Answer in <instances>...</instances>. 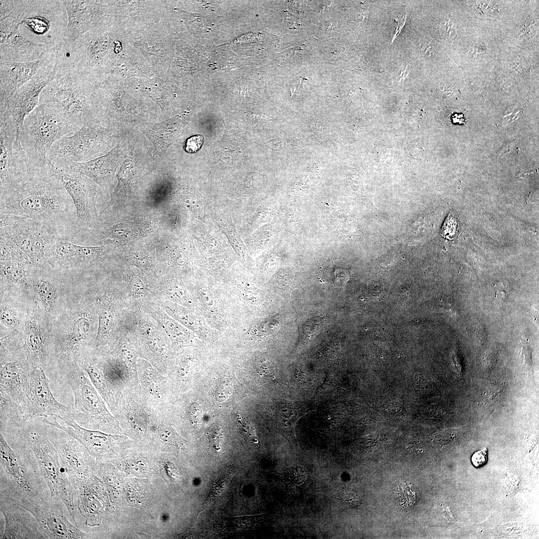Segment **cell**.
<instances>
[{
	"mask_svg": "<svg viewBox=\"0 0 539 539\" xmlns=\"http://www.w3.org/2000/svg\"><path fill=\"white\" fill-rule=\"evenodd\" d=\"M0 199V214L33 220L69 241L78 235L73 203L50 165L29 170L23 180Z\"/></svg>",
	"mask_w": 539,
	"mask_h": 539,
	"instance_id": "1",
	"label": "cell"
},
{
	"mask_svg": "<svg viewBox=\"0 0 539 539\" xmlns=\"http://www.w3.org/2000/svg\"><path fill=\"white\" fill-rule=\"evenodd\" d=\"M67 22L61 0H0V32H14L28 41L58 47Z\"/></svg>",
	"mask_w": 539,
	"mask_h": 539,
	"instance_id": "2",
	"label": "cell"
},
{
	"mask_svg": "<svg viewBox=\"0 0 539 539\" xmlns=\"http://www.w3.org/2000/svg\"><path fill=\"white\" fill-rule=\"evenodd\" d=\"M50 103L68 121L81 128L99 115L95 86L88 77L55 65L53 79L40 93L39 103Z\"/></svg>",
	"mask_w": 539,
	"mask_h": 539,
	"instance_id": "3",
	"label": "cell"
},
{
	"mask_svg": "<svg viewBox=\"0 0 539 539\" xmlns=\"http://www.w3.org/2000/svg\"><path fill=\"white\" fill-rule=\"evenodd\" d=\"M79 129L50 103L38 104L25 117L19 133L29 170L48 167L46 156L52 146L61 137Z\"/></svg>",
	"mask_w": 539,
	"mask_h": 539,
	"instance_id": "4",
	"label": "cell"
},
{
	"mask_svg": "<svg viewBox=\"0 0 539 539\" xmlns=\"http://www.w3.org/2000/svg\"><path fill=\"white\" fill-rule=\"evenodd\" d=\"M0 497L13 501L49 500L48 488L28 454L13 449L0 434Z\"/></svg>",
	"mask_w": 539,
	"mask_h": 539,
	"instance_id": "5",
	"label": "cell"
},
{
	"mask_svg": "<svg viewBox=\"0 0 539 539\" xmlns=\"http://www.w3.org/2000/svg\"><path fill=\"white\" fill-rule=\"evenodd\" d=\"M90 308L78 305L66 321L63 332L53 342L51 354L55 359L59 376L65 380L81 368L87 349L92 330L93 318Z\"/></svg>",
	"mask_w": 539,
	"mask_h": 539,
	"instance_id": "6",
	"label": "cell"
},
{
	"mask_svg": "<svg viewBox=\"0 0 539 539\" xmlns=\"http://www.w3.org/2000/svg\"><path fill=\"white\" fill-rule=\"evenodd\" d=\"M28 441L40 473L49 490L50 498H58L65 506L73 524L75 519L74 495L76 490L69 478L57 451L46 432L28 430Z\"/></svg>",
	"mask_w": 539,
	"mask_h": 539,
	"instance_id": "7",
	"label": "cell"
},
{
	"mask_svg": "<svg viewBox=\"0 0 539 539\" xmlns=\"http://www.w3.org/2000/svg\"><path fill=\"white\" fill-rule=\"evenodd\" d=\"M110 131L94 123L84 125L76 132L58 140L50 148L48 163L64 169L74 162H84L103 154L112 145Z\"/></svg>",
	"mask_w": 539,
	"mask_h": 539,
	"instance_id": "8",
	"label": "cell"
},
{
	"mask_svg": "<svg viewBox=\"0 0 539 539\" xmlns=\"http://www.w3.org/2000/svg\"><path fill=\"white\" fill-rule=\"evenodd\" d=\"M74 397V420L83 427L105 433H123L118 420L111 413L105 402L84 371L80 370L66 382Z\"/></svg>",
	"mask_w": 539,
	"mask_h": 539,
	"instance_id": "9",
	"label": "cell"
},
{
	"mask_svg": "<svg viewBox=\"0 0 539 539\" xmlns=\"http://www.w3.org/2000/svg\"><path fill=\"white\" fill-rule=\"evenodd\" d=\"M0 215V237L15 244L34 267L47 264L45 254L48 248L57 239H64L53 229L33 220Z\"/></svg>",
	"mask_w": 539,
	"mask_h": 539,
	"instance_id": "10",
	"label": "cell"
},
{
	"mask_svg": "<svg viewBox=\"0 0 539 539\" xmlns=\"http://www.w3.org/2000/svg\"><path fill=\"white\" fill-rule=\"evenodd\" d=\"M45 424L61 429L77 440L93 458L98 460L110 458L131 444L128 436L89 429L74 420L61 417L41 418Z\"/></svg>",
	"mask_w": 539,
	"mask_h": 539,
	"instance_id": "11",
	"label": "cell"
},
{
	"mask_svg": "<svg viewBox=\"0 0 539 539\" xmlns=\"http://www.w3.org/2000/svg\"><path fill=\"white\" fill-rule=\"evenodd\" d=\"M67 14L68 22L64 41L71 43L94 28L113 24L114 3L98 0H61Z\"/></svg>",
	"mask_w": 539,
	"mask_h": 539,
	"instance_id": "12",
	"label": "cell"
},
{
	"mask_svg": "<svg viewBox=\"0 0 539 539\" xmlns=\"http://www.w3.org/2000/svg\"><path fill=\"white\" fill-rule=\"evenodd\" d=\"M0 195L13 189L27 175V161L14 124L0 117Z\"/></svg>",
	"mask_w": 539,
	"mask_h": 539,
	"instance_id": "13",
	"label": "cell"
},
{
	"mask_svg": "<svg viewBox=\"0 0 539 539\" xmlns=\"http://www.w3.org/2000/svg\"><path fill=\"white\" fill-rule=\"evenodd\" d=\"M47 425L46 433L56 448L70 482L76 490H81L91 476V455L80 443L68 433Z\"/></svg>",
	"mask_w": 539,
	"mask_h": 539,
	"instance_id": "14",
	"label": "cell"
},
{
	"mask_svg": "<svg viewBox=\"0 0 539 539\" xmlns=\"http://www.w3.org/2000/svg\"><path fill=\"white\" fill-rule=\"evenodd\" d=\"M58 499L52 498L49 500L37 501H12L27 510L35 518L45 539L86 538L85 533L66 517L60 504L57 502Z\"/></svg>",
	"mask_w": 539,
	"mask_h": 539,
	"instance_id": "15",
	"label": "cell"
},
{
	"mask_svg": "<svg viewBox=\"0 0 539 539\" xmlns=\"http://www.w3.org/2000/svg\"><path fill=\"white\" fill-rule=\"evenodd\" d=\"M137 374L138 398L150 412L164 419L173 402V391L167 375L140 357Z\"/></svg>",
	"mask_w": 539,
	"mask_h": 539,
	"instance_id": "16",
	"label": "cell"
},
{
	"mask_svg": "<svg viewBox=\"0 0 539 539\" xmlns=\"http://www.w3.org/2000/svg\"><path fill=\"white\" fill-rule=\"evenodd\" d=\"M49 383L45 370L31 365L25 411L27 421L57 416L74 420L73 409L61 404L54 398Z\"/></svg>",
	"mask_w": 539,
	"mask_h": 539,
	"instance_id": "17",
	"label": "cell"
},
{
	"mask_svg": "<svg viewBox=\"0 0 539 539\" xmlns=\"http://www.w3.org/2000/svg\"><path fill=\"white\" fill-rule=\"evenodd\" d=\"M54 175L58 179L70 196L75 207L78 232L87 229L95 222L97 191L86 176L51 165Z\"/></svg>",
	"mask_w": 539,
	"mask_h": 539,
	"instance_id": "18",
	"label": "cell"
},
{
	"mask_svg": "<svg viewBox=\"0 0 539 539\" xmlns=\"http://www.w3.org/2000/svg\"><path fill=\"white\" fill-rule=\"evenodd\" d=\"M55 67V64L41 70L19 88L0 108V117L12 122L18 133L25 117L38 105L41 92L53 79Z\"/></svg>",
	"mask_w": 539,
	"mask_h": 539,
	"instance_id": "19",
	"label": "cell"
},
{
	"mask_svg": "<svg viewBox=\"0 0 539 539\" xmlns=\"http://www.w3.org/2000/svg\"><path fill=\"white\" fill-rule=\"evenodd\" d=\"M123 432L141 442L153 440L155 425L159 417L150 412L138 396L128 390L121 394L114 414Z\"/></svg>",
	"mask_w": 539,
	"mask_h": 539,
	"instance_id": "20",
	"label": "cell"
},
{
	"mask_svg": "<svg viewBox=\"0 0 539 539\" xmlns=\"http://www.w3.org/2000/svg\"><path fill=\"white\" fill-rule=\"evenodd\" d=\"M105 243L99 247L83 246L59 238L47 249L45 257L52 268H78L98 261L106 253Z\"/></svg>",
	"mask_w": 539,
	"mask_h": 539,
	"instance_id": "21",
	"label": "cell"
},
{
	"mask_svg": "<svg viewBox=\"0 0 539 539\" xmlns=\"http://www.w3.org/2000/svg\"><path fill=\"white\" fill-rule=\"evenodd\" d=\"M56 63L55 53L40 60L25 62L0 61V108L21 86L41 70Z\"/></svg>",
	"mask_w": 539,
	"mask_h": 539,
	"instance_id": "22",
	"label": "cell"
},
{
	"mask_svg": "<svg viewBox=\"0 0 539 539\" xmlns=\"http://www.w3.org/2000/svg\"><path fill=\"white\" fill-rule=\"evenodd\" d=\"M0 505L4 520L1 539H45L37 520L29 512L4 497H0Z\"/></svg>",
	"mask_w": 539,
	"mask_h": 539,
	"instance_id": "23",
	"label": "cell"
},
{
	"mask_svg": "<svg viewBox=\"0 0 539 539\" xmlns=\"http://www.w3.org/2000/svg\"><path fill=\"white\" fill-rule=\"evenodd\" d=\"M57 47L28 41L14 32H0V61L25 62L45 58Z\"/></svg>",
	"mask_w": 539,
	"mask_h": 539,
	"instance_id": "24",
	"label": "cell"
},
{
	"mask_svg": "<svg viewBox=\"0 0 539 539\" xmlns=\"http://www.w3.org/2000/svg\"><path fill=\"white\" fill-rule=\"evenodd\" d=\"M23 351L30 364L45 370L49 356L48 343L38 309L27 311L25 318Z\"/></svg>",
	"mask_w": 539,
	"mask_h": 539,
	"instance_id": "25",
	"label": "cell"
},
{
	"mask_svg": "<svg viewBox=\"0 0 539 539\" xmlns=\"http://www.w3.org/2000/svg\"><path fill=\"white\" fill-rule=\"evenodd\" d=\"M31 365L23 359L0 363V392L6 394L21 407L26 419L27 394Z\"/></svg>",
	"mask_w": 539,
	"mask_h": 539,
	"instance_id": "26",
	"label": "cell"
},
{
	"mask_svg": "<svg viewBox=\"0 0 539 539\" xmlns=\"http://www.w3.org/2000/svg\"><path fill=\"white\" fill-rule=\"evenodd\" d=\"M118 150L116 147L104 155L84 162H74L62 169L82 174L101 186L108 187L117 167Z\"/></svg>",
	"mask_w": 539,
	"mask_h": 539,
	"instance_id": "27",
	"label": "cell"
},
{
	"mask_svg": "<svg viewBox=\"0 0 539 539\" xmlns=\"http://www.w3.org/2000/svg\"><path fill=\"white\" fill-rule=\"evenodd\" d=\"M310 404L302 401H285L274 407V418L276 427L291 444L297 446L295 428L298 420L313 411Z\"/></svg>",
	"mask_w": 539,
	"mask_h": 539,
	"instance_id": "28",
	"label": "cell"
},
{
	"mask_svg": "<svg viewBox=\"0 0 539 539\" xmlns=\"http://www.w3.org/2000/svg\"><path fill=\"white\" fill-rule=\"evenodd\" d=\"M98 316V327L94 344V354H101L108 351L112 346L110 338L111 331L114 326V314L112 300L107 293L98 298L96 302Z\"/></svg>",
	"mask_w": 539,
	"mask_h": 539,
	"instance_id": "29",
	"label": "cell"
},
{
	"mask_svg": "<svg viewBox=\"0 0 539 539\" xmlns=\"http://www.w3.org/2000/svg\"><path fill=\"white\" fill-rule=\"evenodd\" d=\"M80 367L86 373L92 384L114 415L119 399L109 386L101 369L92 358L87 357L81 362Z\"/></svg>",
	"mask_w": 539,
	"mask_h": 539,
	"instance_id": "30",
	"label": "cell"
},
{
	"mask_svg": "<svg viewBox=\"0 0 539 539\" xmlns=\"http://www.w3.org/2000/svg\"><path fill=\"white\" fill-rule=\"evenodd\" d=\"M153 311L152 316L162 327L164 334L169 341L174 350L192 345L194 335L190 330L179 322L170 317L163 311Z\"/></svg>",
	"mask_w": 539,
	"mask_h": 539,
	"instance_id": "31",
	"label": "cell"
},
{
	"mask_svg": "<svg viewBox=\"0 0 539 539\" xmlns=\"http://www.w3.org/2000/svg\"><path fill=\"white\" fill-rule=\"evenodd\" d=\"M154 439L156 440V443L172 451L187 452L191 448L190 444L163 418H158L155 425Z\"/></svg>",
	"mask_w": 539,
	"mask_h": 539,
	"instance_id": "32",
	"label": "cell"
},
{
	"mask_svg": "<svg viewBox=\"0 0 539 539\" xmlns=\"http://www.w3.org/2000/svg\"><path fill=\"white\" fill-rule=\"evenodd\" d=\"M162 303L163 309L168 314L189 330L201 336L208 332L202 319L194 312L171 301H166Z\"/></svg>",
	"mask_w": 539,
	"mask_h": 539,
	"instance_id": "33",
	"label": "cell"
},
{
	"mask_svg": "<svg viewBox=\"0 0 539 539\" xmlns=\"http://www.w3.org/2000/svg\"><path fill=\"white\" fill-rule=\"evenodd\" d=\"M0 263L1 283L8 285H26L28 283L27 268L33 266L31 263L15 259L0 260Z\"/></svg>",
	"mask_w": 539,
	"mask_h": 539,
	"instance_id": "34",
	"label": "cell"
},
{
	"mask_svg": "<svg viewBox=\"0 0 539 539\" xmlns=\"http://www.w3.org/2000/svg\"><path fill=\"white\" fill-rule=\"evenodd\" d=\"M34 290L38 294L47 313H51L57 298L56 287L52 279L42 273H37L31 278Z\"/></svg>",
	"mask_w": 539,
	"mask_h": 539,
	"instance_id": "35",
	"label": "cell"
},
{
	"mask_svg": "<svg viewBox=\"0 0 539 539\" xmlns=\"http://www.w3.org/2000/svg\"><path fill=\"white\" fill-rule=\"evenodd\" d=\"M80 492L77 507L86 519L85 524L90 527L98 525L102 510L100 504L86 487L80 490Z\"/></svg>",
	"mask_w": 539,
	"mask_h": 539,
	"instance_id": "36",
	"label": "cell"
},
{
	"mask_svg": "<svg viewBox=\"0 0 539 539\" xmlns=\"http://www.w3.org/2000/svg\"><path fill=\"white\" fill-rule=\"evenodd\" d=\"M266 514L239 518H225L216 523V527L222 531H235L245 528H252L264 521Z\"/></svg>",
	"mask_w": 539,
	"mask_h": 539,
	"instance_id": "37",
	"label": "cell"
},
{
	"mask_svg": "<svg viewBox=\"0 0 539 539\" xmlns=\"http://www.w3.org/2000/svg\"><path fill=\"white\" fill-rule=\"evenodd\" d=\"M235 472L233 466H229L219 476L214 483L201 508V511L207 509L225 491Z\"/></svg>",
	"mask_w": 539,
	"mask_h": 539,
	"instance_id": "38",
	"label": "cell"
},
{
	"mask_svg": "<svg viewBox=\"0 0 539 539\" xmlns=\"http://www.w3.org/2000/svg\"><path fill=\"white\" fill-rule=\"evenodd\" d=\"M337 503L342 508H355L361 504V497L355 489L344 487L339 488L335 494Z\"/></svg>",
	"mask_w": 539,
	"mask_h": 539,
	"instance_id": "39",
	"label": "cell"
},
{
	"mask_svg": "<svg viewBox=\"0 0 539 539\" xmlns=\"http://www.w3.org/2000/svg\"><path fill=\"white\" fill-rule=\"evenodd\" d=\"M308 475L307 471L304 467L300 465H293L284 469L282 477L288 485L300 486L305 483Z\"/></svg>",
	"mask_w": 539,
	"mask_h": 539,
	"instance_id": "40",
	"label": "cell"
},
{
	"mask_svg": "<svg viewBox=\"0 0 539 539\" xmlns=\"http://www.w3.org/2000/svg\"><path fill=\"white\" fill-rule=\"evenodd\" d=\"M165 294L171 302L184 305L189 304V297L184 286L176 282H172L166 286L164 289Z\"/></svg>",
	"mask_w": 539,
	"mask_h": 539,
	"instance_id": "41",
	"label": "cell"
},
{
	"mask_svg": "<svg viewBox=\"0 0 539 539\" xmlns=\"http://www.w3.org/2000/svg\"><path fill=\"white\" fill-rule=\"evenodd\" d=\"M237 425L240 433L248 442L255 447L260 446V442L256 435L255 429L250 421L238 414Z\"/></svg>",
	"mask_w": 539,
	"mask_h": 539,
	"instance_id": "42",
	"label": "cell"
},
{
	"mask_svg": "<svg viewBox=\"0 0 539 539\" xmlns=\"http://www.w3.org/2000/svg\"><path fill=\"white\" fill-rule=\"evenodd\" d=\"M0 322L5 326L14 329L20 324V319L16 311L10 305L1 304L0 308Z\"/></svg>",
	"mask_w": 539,
	"mask_h": 539,
	"instance_id": "43",
	"label": "cell"
},
{
	"mask_svg": "<svg viewBox=\"0 0 539 539\" xmlns=\"http://www.w3.org/2000/svg\"><path fill=\"white\" fill-rule=\"evenodd\" d=\"M199 301L204 309L209 313L216 312L217 309V301L213 292L207 288H203L198 291Z\"/></svg>",
	"mask_w": 539,
	"mask_h": 539,
	"instance_id": "44",
	"label": "cell"
},
{
	"mask_svg": "<svg viewBox=\"0 0 539 539\" xmlns=\"http://www.w3.org/2000/svg\"><path fill=\"white\" fill-rule=\"evenodd\" d=\"M238 287L242 295L249 302L258 303L260 301L262 297L261 293L255 288L248 285L247 283L242 282Z\"/></svg>",
	"mask_w": 539,
	"mask_h": 539,
	"instance_id": "45",
	"label": "cell"
},
{
	"mask_svg": "<svg viewBox=\"0 0 539 539\" xmlns=\"http://www.w3.org/2000/svg\"><path fill=\"white\" fill-rule=\"evenodd\" d=\"M336 380L331 375H326L323 383L319 385L316 391V395L320 396L332 395L336 386Z\"/></svg>",
	"mask_w": 539,
	"mask_h": 539,
	"instance_id": "46",
	"label": "cell"
},
{
	"mask_svg": "<svg viewBox=\"0 0 539 539\" xmlns=\"http://www.w3.org/2000/svg\"><path fill=\"white\" fill-rule=\"evenodd\" d=\"M457 220L453 216L449 215L446 219L443 225L441 233L442 235L447 238H453L456 234L458 230Z\"/></svg>",
	"mask_w": 539,
	"mask_h": 539,
	"instance_id": "47",
	"label": "cell"
},
{
	"mask_svg": "<svg viewBox=\"0 0 539 539\" xmlns=\"http://www.w3.org/2000/svg\"><path fill=\"white\" fill-rule=\"evenodd\" d=\"M203 138L201 135L193 136L187 139L185 144V150L189 153L197 152L202 147Z\"/></svg>",
	"mask_w": 539,
	"mask_h": 539,
	"instance_id": "48",
	"label": "cell"
},
{
	"mask_svg": "<svg viewBox=\"0 0 539 539\" xmlns=\"http://www.w3.org/2000/svg\"><path fill=\"white\" fill-rule=\"evenodd\" d=\"M487 460L488 452L487 448L486 447L475 452L471 457L472 463L476 468H480L484 466L487 463Z\"/></svg>",
	"mask_w": 539,
	"mask_h": 539,
	"instance_id": "49",
	"label": "cell"
},
{
	"mask_svg": "<svg viewBox=\"0 0 539 539\" xmlns=\"http://www.w3.org/2000/svg\"><path fill=\"white\" fill-rule=\"evenodd\" d=\"M399 495L400 496V500L404 503L405 505H410L412 503L413 501L415 500V496L411 489L409 488L408 486L404 485V486L399 489Z\"/></svg>",
	"mask_w": 539,
	"mask_h": 539,
	"instance_id": "50",
	"label": "cell"
},
{
	"mask_svg": "<svg viewBox=\"0 0 539 539\" xmlns=\"http://www.w3.org/2000/svg\"><path fill=\"white\" fill-rule=\"evenodd\" d=\"M406 20V15L403 16L402 17H398L395 18L396 23V28L393 32V35L391 37V43L393 42L394 40L397 37V36L400 34L401 30L404 26Z\"/></svg>",
	"mask_w": 539,
	"mask_h": 539,
	"instance_id": "51",
	"label": "cell"
},
{
	"mask_svg": "<svg viewBox=\"0 0 539 539\" xmlns=\"http://www.w3.org/2000/svg\"><path fill=\"white\" fill-rule=\"evenodd\" d=\"M164 468L167 475L170 477V478L172 481H175L179 479V472L176 469V468L175 467L174 465L172 463H166Z\"/></svg>",
	"mask_w": 539,
	"mask_h": 539,
	"instance_id": "52",
	"label": "cell"
},
{
	"mask_svg": "<svg viewBox=\"0 0 539 539\" xmlns=\"http://www.w3.org/2000/svg\"><path fill=\"white\" fill-rule=\"evenodd\" d=\"M130 290L134 295H142L144 292V285L139 280L134 279L130 285Z\"/></svg>",
	"mask_w": 539,
	"mask_h": 539,
	"instance_id": "53",
	"label": "cell"
},
{
	"mask_svg": "<svg viewBox=\"0 0 539 539\" xmlns=\"http://www.w3.org/2000/svg\"><path fill=\"white\" fill-rule=\"evenodd\" d=\"M519 112L518 111L516 112H513L511 114L505 116L503 119V124L504 125H507L511 122L514 121L515 119H517L519 116Z\"/></svg>",
	"mask_w": 539,
	"mask_h": 539,
	"instance_id": "54",
	"label": "cell"
}]
</instances>
